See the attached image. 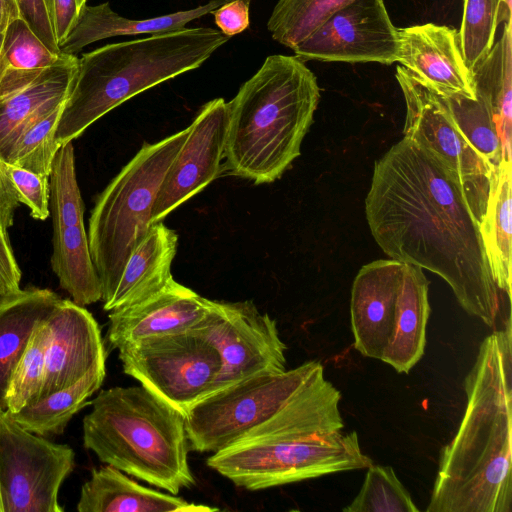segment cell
Segmentation results:
<instances>
[{
	"label": "cell",
	"instance_id": "obj_1",
	"mask_svg": "<svg viewBox=\"0 0 512 512\" xmlns=\"http://www.w3.org/2000/svg\"><path fill=\"white\" fill-rule=\"evenodd\" d=\"M365 214L391 259L429 270L451 287L460 306L496 329L509 299L497 286L479 221L458 176L403 137L374 164Z\"/></svg>",
	"mask_w": 512,
	"mask_h": 512
},
{
	"label": "cell",
	"instance_id": "obj_2",
	"mask_svg": "<svg viewBox=\"0 0 512 512\" xmlns=\"http://www.w3.org/2000/svg\"><path fill=\"white\" fill-rule=\"evenodd\" d=\"M459 428L441 449L427 512H512L511 317L480 344Z\"/></svg>",
	"mask_w": 512,
	"mask_h": 512
},
{
	"label": "cell",
	"instance_id": "obj_3",
	"mask_svg": "<svg viewBox=\"0 0 512 512\" xmlns=\"http://www.w3.org/2000/svg\"><path fill=\"white\" fill-rule=\"evenodd\" d=\"M340 400V391L322 376L206 463L251 491L368 468L373 462L363 453L357 432H342Z\"/></svg>",
	"mask_w": 512,
	"mask_h": 512
},
{
	"label": "cell",
	"instance_id": "obj_4",
	"mask_svg": "<svg viewBox=\"0 0 512 512\" xmlns=\"http://www.w3.org/2000/svg\"><path fill=\"white\" fill-rule=\"evenodd\" d=\"M320 101L314 73L296 56H268L227 106L224 168L254 184L278 180L301 154Z\"/></svg>",
	"mask_w": 512,
	"mask_h": 512
},
{
	"label": "cell",
	"instance_id": "obj_5",
	"mask_svg": "<svg viewBox=\"0 0 512 512\" xmlns=\"http://www.w3.org/2000/svg\"><path fill=\"white\" fill-rule=\"evenodd\" d=\"M229 37L209 27L111 43L82 54L58 121L60 146L130 98L201 66Z\"/></svg>",
	"mask_w": 512,
	"mask_h": 512
},
{
	"label": "cell",
	"instance_id": "obj_6",
	"mask_svg": "<svg viewBox=\"0 0 512 512\" xmlns=\"http://www.w3.org/2000/svg\"><path fill=\"white\" fill-rule=\"evenodd\" d=\"M83 418V445L128 475L177 495L195 479L185 416L140 386L102 390Z\"/></svg>",
	"mask_w": 512,
	"mask_h": 512
},
{
	"label": "cell",
	"instance_id": "obj_7",
	"mask_svg": "<svg viewBox=\"0 0 512 512\" xmlns=\"http://www.w3.org/2000/svg\"><path fill=\"white\" fill-rule=\"evenodd\" d=\"M429 285L421 267L403 261L380 259L362 266L350 299L355 349L408 373L426 346Z\"/></svg>",
	"mask_w": 512,
	"mask_h": 512
},
{
	"label": "cell",
	"instance_id": "obj_8",
	"mask_svg": "<svg viewBox=\"0 0 512 512\" xmlns=\"http://www.w3.org/2000/svg\"><path fill=\"white\" fill-rule=\"evenodd\" d=\"M188 133L189 126L145 143L95 201L87 235L103 304L112 297L130 254L151 226L157 193Z\"/></svg>",
	"mask_w": 512,
	"mask_h": 512
},
{
	"label": "cell",
	"instance_id": "obj_9",
	"mask_svg": "<svg viewBox=\"0 0 512 512\" xmlns=\"http://www.w3.org/2000/svg\"><path fill=\"white\" fill-rule=\"evenodd\" d=\"M322 376V364L311 360L284 372L253 375L215 391L185 416L190 448L215 453L237 442Z\"/></svg>",
	"mask_w": 512,
	"mask_h": 512
},
{
	"label": "cell",
	"instance_id": "obj_10",
	"mask_svg": "<svg viewBox=\"0 0 512 512\" xmlns=\"http://www.w3.org/2000/svg\"><path fill=\"white\" fill-rule=\"evenodd\" d=\"M118 351L125 374L184 416L217 391L220 356L192 331L144 338Z\"/></svg>",
	"mask_w": 512,
	"mask_h": 512
},
{
	"label": "cell",
	"instance_id": "obj_11",
	"mask_svg": "<svg viewBox=\"0 0 512 512\" xmlns=\"http://www.w3.org/2000/svg\"><path fill=\"white\" fill-rule=\"evenodd\" d=\"M75 452L31 433L0 412V496L3 512H63L59 490Z\"/></svg>",
	"mask_w": 512,
	"mask_h": 512
},
{
	"label": "cell",
	"instance_id": "obj_12",
	"mask_svg": "<svg viewBox=\"0 0 512 512\" xmlns=\"http://www.w3.org/2000/svg\"><path fill=\"white\" fill-rule=\"evenodd\" d=\"M396 79L406 105L404 136L432 153L458 176L480 221L495 170L464 137L442 96L401 65L396 67Z\"/></svg>",
	"mask_w": 512,
	"mask_h": 512
},
{
	"label": "cell",
	"instance_id": "obj_13",
	"mask_svg": "<svg viewBox=\"0 0 512 512\" xmlns=\"http://www.w3.org/2000/svg\"><path fill=\"white\" fill-rule=\"evenodd\" d=\"M191 331L220 356L217 391L253 375L287 370V348L276 321L252 301H214L210 312Z\"/></svg>",
	"mask_w": 512,
	"mask_h": 512
},
{
	"label": "cell",
	"instance_id": "obj_14",
	"mask_svg": "<svg viewBox=\"0 0 512 512\" xmlns=\"http://www.w3.org/2000/svg\"><path fill=\"white\" fill-rule=\"evenodd\" d=\"M302 61L392 65L399 36L384 0H353L332 13L293 49Z\"/></svg>",
	"mask_w": 512,
	"mask_h": 512
},
{
	"label": "cell",
	"instance_id": "obj_15",
	"mask_svg": "<svg viewBox=\"0 0 512 512\" xmlns=\"http://www.w3.org/2000/svg\"><path fill=\"white\" fill-rule=\"evenodd\" d=\"M227 122V106L223 98L213 99L199 110L161 183L151 214V225L162 222L219 176L224 160Z\"/></svg>",
	"mask_w": 512,
	"mask_h": 512
},
{
	"label": "cell",
	"instance_id": "obj_16",
	"mask_svg": "<svg viewBox=\"0 0 512 512\" xmlns=\"http://www.w3.org/2000/svg\"><path fill=\"white\" fill-rule=\"evenodd\" d=\"M46 325L45 373L39 397L73 385L94 369L106 368L100 327L84 306L61 299Z\"/></svg>",
	"mask_w": 512,
	"mask_h": 512
},
{
	"label": "cell",
	"instance_id": "obj_17",
	"mask_svg": "<svg viewBox=\"0 0 512 512\" xmlns=\"http://www.w3.org/2000/svg\"><path fill=\"white\" fill-rule=\"evenodd\" d=\"M78 57L66 55L40 70L13 71L0 78V158L7 162L21 135L60 104L70 91Z\"/></svg>",
	"mask_w": 512,
	"mask_h": 512
},
{
	"label": "cell",
	"instance_id": "obj_18",
	"mask_svg": "<svg viewBox=\"0 0 512 512\" xmlns=\"http://www.w3.org/2000/svg\"><path fill=\"white\" fill-rule=\"evenodd\" d=\"M398 63L436 94L476 98L458 31L426 23L398 29Z\"/></svg>",
	"mask_w": 512,
	"mask_h": 512
},
{
	"label": "cell",
	"instance_id": "obj_19",
	"mask_svg": "<svg viewBox=\"0 0 512 512\" xmlns=\"http://www.w3.org/2000/svg\"><path fill=\"white\" fill-rule=\"evenodd\" d=\"M213 305V300L173 278L150 297L110 311L107 340L112 349H119L144 338L191 331Z\"/></svg>",
	"mask_w": 512,
	"mask_h": 512
},
{
	"label": "cell",
	"instance_id": "obj_20",
	"mask_svg": "<svg viewBox=\"0 0 512 512\" xmlns=\"http://www.w3.org/2000/svg\"><path fill=\"white\" fill-rule=\"evenodd\" d=\"M79 512H213L218 508L188 502L147 488L106 464L93 469L80 492Z\"/></svg>",
	"mask_w": 512,
	"mask_h": 512
},
{
	"label": "cell",
	"instance_id": "obj_21",
	"mask_svg": "<svg viewBox=\"0 0 512 512\" xmlns=\"http://www.w3.org/2000/svg\"><path fill=\"white\" fill-rule=\"evenodd\" d=\"M178 236L163 221L152 224L130 254L110 300L103 304L112 311L138 303L164 288L170 280Z\"/></svg>",
	"mask_w": 512,
	"mask_h": 512
},
{
	"label": "cell",
	"instance_id": "obj_22",
	"mask_svg": "<svg viewBox=\"0 0 512 512\" xmlns=\"http://www.w3.org/2000/svg\"><path fill=\"white\" fill-rule=\"evenodd\" d=\"M227 1L211 0L196 8L143 20L120 16L111 9L109 2L95 6L86 4L74 28L59 44V50L63 54L76 56L87 45L110 37L157 35L181 30L186 24L212 13Z\"/></svg>",
	"mask_w": 512,
	"mask_h": 512
},
{
	"label": "cell",
	"instance_id": "obj_23",
	"mask_svg": "<svg viewBox=\"0 0 512 512\" xmlns=\"http://www.w3.org/2000/svg\"><path fill=\"white\" fill-rule=\"evenodd\" d=\"M60 300L52 290L39 287L0 295V412L6 411L5 395L14 366L36 327Z\"/></svg>",
	"mask_w": 512,
	"mask_h": 512
},
{
	"label": "cell",
	"instance_id": "obj_24",
	"mask_svg": "<svg viewBox=\"0 0 512 512\" xmlns=\"http://www.w3.org/2000/svg\"><path fill=\"white\" fill-rule=\"evenodd\" d=\"M503 33L487 56L471 71L476 95L487 104L497 126L502 160L511 162L512 25L502 23Z\"/></svg>",
	"mask_w": 512,
	"mask_h": 512
},
{
	"label": "cell",
	"instance_id": "obj_25",
	"mask_svg": "<svg viewBox=\"0 0 512 512\" xmlns=\"http://www.w3.org/2000/svg\"><path fill=\"white\" fill-rule=\"evenodd\" d=\"M511 162L495 170L479 221L488 262L499 289L511 299Z\"/></svg>",
	"mask_w": 512,
	"mask_h": 512
},
{
	"label": "cell",
	"instance_id": "obj_26",
	"mask_svg": "<svg viewBox=\"0 0 512 512\" xmlns=\"http://www.w3.org/2000/svg\"><path fill=\"white\" fill-rule=\"evenodd\" d=\"M52 243L50 264L60 287L78 305L100 301L101 282L91 257L84 223L53 229Z\"/></svg>",
	"mask_w": 512,
	"mask_h": 512
},
{
	"label": "cell",
	"instance_id": "obj_27",
	"mask_svg": "<svg viewBox=\"0 0 512 512\" xmlns=\"http://www.w3.org/2000/svg\"><path fill=\"white\" fill-rule=\"evenodd\" d=\"M105 375L106 368L94 369L71 386L39 397L17 412L5 413L36 435H61L72 417L90 404L89 398L99 390Z\"/></svg>",
	"mask_w": 512,
	"mask_h": 512
},
{
	"label": "cell",
	"instance_id": "obj_28",
	"mask_svg": "<svg viewBox=\"0 0 512 512\" xmlns=\"http://www.w3.org/2000/svg\"><path fill=\"white\" fill-rule=\"evenodd\" d=\"M353 0H279L267 22L272 38L294 49L332 13Z\"/></svg>",
	"mask_w": 512,
	"mask_h": 512
},
{
	"label": "cell",
	"instance_id": "obj_29",
	"mask_svg": "<svg viewBox=\"0 0 512 512\" xmlns=\"http://www.w3.org/2000/svg\"><path fill=\"white\" fill-rule=\"evenodd\" d=\"M510 19L511 11L502 0H464L458 36L464 61L470 71L492 49L498 25Z\"/></svg>",
	"mask_w": 512,
	"mask_h": 512
},
{
	"label": "cell",
	"instance_id": "obj_30",
	"mask_svg": "<svg viewBox=\"0 0 512 512\" xmlns=\"http://www.w3.org/2000/svg\"><path fill=\"white\" fill-rule=\"evenodd\" d=\"M450 114L467 141L494 170L502 161V146L492 114L482 98L443 97Z\"/></svg>",
	"mask_w": 512,
	"mask_h": 512
},
{
	"label": "cell",
	"instance_id": "obj_31",
	"mask_svg": "<svg viewBox=\"0 0 512 512\" xmlns=\"http://www.w3.org/2000/svg\"><path fill=\"white\" fill-rule=\"evenodd\" d=\"M49 189L53 229L84 223V202L77 182L72 142L62 145L54 157Z\"/></svg>",
	"mask_w": 512,
	"mask_h": 512
},
{
	"label": "cell",
	"instance_id": "obj_32",
	"mask_svg": "<svg viewBox=\"0 0 512 512\" xmlns=\"http://www.w3.org/2000/svg\"><path fill=\"white\" fill-rule=\"evenodd\" d=\"M47 340L48 328L45 319L34 330L11 372L5 395V412H17L39 397L45 373Z\"/></svg>",
	"mask_w": 512,
	"mask_h": 512
},
{
	"label": "cell",
	"instance_id": "obj_33",
	"mask_svg": "<svg viewBox=\"0 0 512 512\" xmlns=\"http://www.w3.org/2000/svg\"><path fill=\"white\" fill-rule=\"evenodd\" d=\"M344 512H419L410 493L390 466L371 464L363 484Z\"/></svg>",
	"mask_w": 512,
	"mask_h": 512
},
{
	"label": "cell",
	"instance_id": "obj_34",
	"mask_svg": "<svg viewBox=\"0 0 512 512\" xmlns=\"http://www.w3.org/2000/svg\"><path fill=\"white\" fill-rule=\"evenodd\" d=\"M67 54L52 52L21 18L3 32L0 46V78L8 72L33 71L51 67Z\"/></svg>",
	"mask_w": 512,
	"mask_h": 512
},
{
	"label": "cell",
	"instance_id": "obj_35",
	"mask_svg": "<svg viewBox=\"0 0 512 512\" xmlns=\"http://www.w3.org/2000/svg\"><path fill=\"white\" fill-rule=\"evenodd\" d=\"M64 102L21 135L6 163L49 177L52 162L61 147L56 140V130Z\"/></svg>",
	"mask_w": 512,
	"mask_h": 512
},
{
	"label": "cell",
	"instance_id": "obj_36",
	"mask_svg": "<svg viewBox=\"0 0 512 512\" xmlns=\"http://www.w3.org/2000/svg\"><path fill=\"white\" fill-rule=\"evenodd\" d=\"M5 164L20 203L25 204L30 209V215L34 219L46 220L50 215L49 177L13 164Z\"/></svg>",
	"mask_w": 512,
	"mask_h": 512
},
{
	"label": "cell",
	"instance_id": "obj_37",
	"mask_svg": "<svg viewBox=\"0 0 512 512\" xmlns=\"http://www.w3.org/2000/svg\"><path fill=\"white\" fill-rule=\"evenodd\" d=\"M20 18L54 53H61L55 37L46 0H16Z\"/></svg>",
	"mask_w": 512,
	"mask_h": 512
},
{
	"label": "cell",
	"instance_id": "obj_38",
	"mask_svg": "<svg viewBox=\"0 0 512 512\" xmlns=\"http://www.w3.org/2000/svg\"><path fill=\"white\" fill-rule=\"evenodd\" d=\"M251 0H228L223 5L215 9V23L219 31L227 37L242 33L249 27Z\"/></svg>",
	"mask_w": 512,
	"mask_h": 512
},
{
	"label": "cell",
	"instance_id": "obj_39",
	"mask_svg": "<svg viewBox=\"0 0 512 512\" xmlns=\"http://www.w3.org/2000/svg\"><path fill=\"white\" fill-rule=\"evenodd\" d=\"M56 40L59 44L76 25L86 0H46Z\"/></svg>",
	"mask_w": 512,
	"mask_h": 512
},
{
	"label": "cell",
	"instance_id": "obj_40",
	"mask_svg": "<svg viewBox=\"0 0 512 512\" xmlns=\"http://www.w3.org/2000/svg\"><path fill=\"white\" fill-rule=\"evenodd\" d=\"M22 272L14 255L8 230L0 227V295L20 289Z\"/></svg>",
	"mask_w": 512,
	"mask_h": 512
},
{
	"label": "cell",
	"instance_id": "obj_41",
	"mask_svg": "<svg viewBox=\"0 0 512 512\" xmlns=\"http://www.w3.org/2000/svg\"><path fill=\"white\" fill-rule=\"evenodd\" d=\"M20 201L7 173L5 162L0 158V227L8 230L14 223V215Z\"/></svg>",
	"mask_w": 512,
	"mask_h": 512
},
{
	"label": "cell",
	"instance_id": "obj_42",
	"mask_svg": "<svg viewBox=\"0 0 512 512\" xmlns=\"http://www.w3.org/2000/svg\"><path fill=\"white\" fill-rule=\"evenodd\" d=\"M20 18L16 0H0V32L15 19Z\"/></svg>",
	"mask_w": 512,
	"mask_h": 512
},
{
	"label": "cell",
	"instance_id": "obj_43",
	"mask_svg": "<svg viewBox=\"0 0 512 512\" xmlns=\"http://www.w3.org/2000/svg\"><path fill=\"white\" fill-rule=\"evenodd\" d=\"M2 39H3V33L0 32V46H1V43H2Z\"/></svg>",
	"mask_w": 512,
	"mask_h": 512
},
{
	"label": "cell",
	"instance_id": "obj_44",
	"mask_svg": "<svg viewBox=\"0 0 512 512\" xmlns=\"http://www.w3.org/2000/svg\"><path fill=\"white\" fill-rule=\"evenodd\" d=\"M0 512H3V510H2V501H1V496H0Z\"/></svg>",
	"mask_w": 512,
	"mask_h": 512
}]
</instances>
